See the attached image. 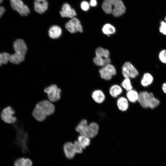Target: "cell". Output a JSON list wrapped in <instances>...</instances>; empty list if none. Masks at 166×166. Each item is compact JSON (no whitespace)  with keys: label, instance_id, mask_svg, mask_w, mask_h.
Segmentation results:
<instances>
[{"label":"cell","instance_id":"1","mask_svg":"<svg viewBox=\"0 0 166 166\" xmlns=\"http://www.w3.org/2000/svg\"><path fill=\"white\" fill-rule=\"evenodd\" d=\"M55 110V106L52 102L48 100H44L36 105L32 114L37 121L42 122L45 120L47 116L53 114Z\"/></svg>","mask_w":166,"mask_h":166},{"label":"cell","instance_id":"2","mask_svg":"<svg viewBox=\"0 0 166 166\" xmlns=\"http://www.w3.org/2000/svg\"><path fill=\"white\" fill-rule=\"evenodd\" d=\"M13 126L16 132L15 144L21 148L23 153L28 152L29 151L27 145L29 137L28 133L24 130L22 125L20 122L17 121L13 124Z\"/></svg>","mask_w":166,"mask_h":166},{"label":"cell","instance_id":"3","mask_svg":"<svg viewBox=\"0 0 166 166\" xmlns=\"http://www.w3.org/2000/svg\"><path fill=\"white\" fill-rule=\"evenodd\" d=\"M102 7L107 14H112L116 17L122 15L125 11V7L121 0H104Z\"/></svg>","mask_w":166,"mask_h":166},{"label":"cell","instance_id":"4","mask_svg":"<svg viewBox=\"0 0 166 166\" xmlns=\"http://www.w3.org/2000/svg\"><path fill=\"white\" fill-rule=\"evenodd\" d=\"M99 129V126L97 123L92 122L88 124L86 119L81 120L75 128L76 131L80 135L90 138L95 137L98 134Z\"/></svg>","mask_w":166,"mask_h":166},{"label":"cell","instance_id":"5","mask_svg":"<svg viewBox=\"0 0 166 166\" xmlns=\"http://www.w3.org/2000/svg\"><path fill=\"white\" fill-rule=\"evenodd\" d=\"M13 47L15 53L10 55V61L13 64H18L24 60L27 47L24 41L21 39L14 42Z\"/></svg>","mask_w":166,"mask_h":166},{"label":"cell","instance_id":"6","mask_svg":"<svg viewBox=\"0 0 166 166\" xmlns=\"http://www.w3.org/2000/svg\"><path fill=\"white\" fill-rule=\"evenodd\" d=\"M138 102L144 108H155L160 104L158 99L156 98L152 93L146 91H142L139 93Z\"/></svg>","mask_w":166,"mask_h":166},{"label":"cell","instance_id":"7","mask_svg":"<svg viewBox=\"0 0 166 166\" xmlns=\"http://www.w3.org/2000/svg\"><path fill=\"white\" fill-rule=\"evenodd\" d=\"M44 91L47 94L48 100L52 102L57 101L61 99V90L55 84L51 85L45 87Z\"/></svg>","mask_w":166,"mask_h":166},{"label":"cell","instance_id":"8","mask_svg":"<svg viewBox=\"0 0 166 166\" xmlns=\"http://www.w3.org/2000/svg\"><path fill=\"white\" fill-rule=\"evenodd\" d=\"M15 111L10 106L4 108L2 111L0 117L2 120L5 123L9 124H14L17 121L16 117L14 115Z\"/></svg>","mask_w":166,"mask_h":166},{"label":"cell","instance_id":"9","mask_svg":"<svg viewBox=\"0 0 166 166\" xmlns=\"http://www.w3.org/2000/svg\"><path fill=\"white\" fill-rule=\"evenodd\" d=\"M122 71L123 75L125 78H134L139 74L137 69L129 62L124 63L122 67Z\"/></svg>","mask_w":166,"mask_h":166},{"label":"cell","instance_id":"10","mask_svg":"<svg viewBox=\"0 0 166 166\" xmlns=\"http://www.w3.org/2000/svg\"><path fill=\"white\" fill-rule=\"evenodd\" d=\"M12 8L22 16H27L30 13L28 7L21 0H10Z\"/></svg>","mask_w":166,"mask_h":166},{"label":"cell","instance_id":"11","mask_svg":"<svg viewBox=\"0 0 166 166\" xmlns=\"http://www.w3.org/2000/svg\"><path fill=\"white\" fill-rule=\"evenodd\" d=\"M99 72L101 77L105 80H109L116 74L114 66L111 64H108L100 69Z\"/></svg>","mask_w":166,"mask_h":166},{"label":"cell","instance_id":"12","mask_svg":"<svg viewBox=\"0 0 166 166\" xmlns=\"http://www.w3.org/2000/svg\"><path fill=\"white\" fill-rule=\"evenodd\" d=\"M65 27L71 33L82 32L83 31L82 27L80 21L77 18L74 17L66 23Z\"/></svg>","mask_w":166,"mask_h":166},{"label":"cell","instance_id":"13","mask_svg":"<svg viewBox=\"0 0 166 166\" xmlns=\"http://www.w3.org/2000/svg\"><path fill=\"white\" fill-rule=\"evenodd\" d=\"M60 14L62 17L73 18L77 15L75 10L67 3L64 4L62 7Z\"/></svg>","mask_w":166,"mask_h":166},{"label":"cell","instance_id":"14","mask_svg":"<svg viewBox=\"0 0 166 166\" xmlns=\"http://www.w3.org/2000/svg\"><path fill=\"white\" fill-rule=\"evenodd\" d=\"M63 148L65 156L67 159L70 160L73 158L75 153L73 149V143L67 142L64 144Z\"/></svg>","mask_w":166,"mask_h":166},{"label":"cell","instance_id":"15","mask_svg":"<svg viewBox=\"0 0 166 166\" xmlns=\"http://www.w3.org/2000/svg\"><path fill=\"white\" fill-rule=\"evenodd\" d=\"M34 3L35 11L39 14L43 13L48 7L47 0H35Z\"/></svg>","mask_w":166,"mask_h":166},{"label":"cell","instance_id":"16","mask_svg":"<svg viewBox=\"0 0 166 166\" xmlns=\"http://www.w3.org/2000/svg\"><path fill=\"white\" fill-rule=\"evenodd\" d=\"M62 33L61 29L58 26L54 25L51 26L48 31L49 37L52 39H57L59 38Z\"/></svg>","mask_w":166,"mask_h":166},{"label":"cell","instance_id":"17","mask_svg":"<svg viewBox=\"0 0 166 166\" xmlns=\"http://www.w3.org/2000/svg\"><path fill=\"white\" fill-rule=\"evenodd\" d=\"M92 97L96 103L100 104L103 102L105 99V95L102 91L97 89L94 90L92 94Z\"/></svg>","mask_w":166,"mask_h":166},{"label":"cell","instance_id":"18","mask_svg":"<svg viewBox=\"0 0 166 166\" xmlns=\"http://www.w3.org/2000/svg\"><path fill=\"white\" fill-rule=\"evenodd\" d=\"M117 105L118 109L122 111H126L128 107V103L127 99L124 97H119L117 101Z\"/></svg>","mask_w":166,"mask_h":166},{"label":"cell","instance_id":"19","mask_svg":"<svg viewBox=\"0 0 166 166\" xmlns=\"http://www.w3.org/2000/svg\"><path fill=\"white\" fill-rule=\"evenodd\" d=\"M33 163L30 158L21 157L17 159L14 162V166H32Z\"/></svg>","mask_w":166,"mask_h":166},{"label":"cell","instance_id":"20","mask_svg":"<svg viewBox=\"0 0 166 166\" xmlns=\"http://www.w3.org/2000/svg\"><path fill=\"white\" fill-rule=\"evenodd\" d=\"M123 92L122 87L119 85H114L112 86L109 90L110 95L113 97H117Z\"/></svg>","mask_w":166,"mask_h":166},{"label":"cell","instance_id":"21","mask_svg":"<svg viewBox=\"0 0 166 166\" xmlns=\"http://www.w3.org/2000/svg\"><path fill=\"white\" fill-rule=\"evenodd\" d=\"M153 80V77L152 75L148 73H146L143 75L141 84L143 86L147 87L151 85Z\"/></svg>","mask_w":166,"mask_h":166},{"label":"cell","instance_id":"22","mask_svg":"<svg viewBox=\"0 0 166 166\" xmlns=\"http://www.w3.org/2000/svg\"><path fill=\"white\" fill-rule=\"evenodd\" d=\"M126 96L128 101L132 103H135L138 101L139 93L134 89H131L126 93Z\"/></svg>","mask_w":166,"mask_h":166},{"label":"cell","instance_id":"23","mask_svg":"<svg viewBox=\"0 0 166 166\" xmlns=\"http://www.w3.org/2000/svg\"><path fill=\"white\" fill-rule=\"evenodd\" d=\"M77 141L83 149H85L90 144V138L83 135H80L77 137Z\"/></svg>","mask_w":166,"mask_h":166},{"label":"cell","instance_id":"24","mask_svg":"<svg viewBox=\"0 0 166 166\" xmlns=\"http://www.w3.org/2000/svg\"><path fill=\"white\" fill-rule=\"evenodd\" d=\"M103 33L108 36L114 34L116 31L115 27L110 24H106L102 27V29Z\"/></svg>","mask_w":166,"mask_h":166},{"label":"cell","instance_id":"25","mask_svg":"<svg viewBox=\"0 0 166 166\" xmlns=\"http://www.w3.org/2000/svg\"><path fill=\"white\" fill-rule=\"evenodd\" d=\"M96 56L104 58L109 57L110 55L109 51L102 47L98 48L95 51Z\"/></svg>","mask_w":166,"mask_h":166},{"label":"cell","instance_id":"26","mask_svg":"<svg viewBox=\"0 0 166 166\" xmlns=\"http://www.w3.org/2000/svg\"><path fill=\"white\" fill-rule=\"evenodd\" d=\"M10 54L7 53H0V66L2 64H6L10 61Z\"/></svg>","mask_w":166,"mask_h":166},{"label":"cell","instance_id":"27","mask_svg":"<svg viewBox=\"0 0 166 166\" xmlns=\"http://www.w3.org/2000/svg\"><path fill=\"white\" fill-rule=\"evenodd\" d=\"M121 86L127 91L132 89L133 88L130 80L129 78H125L121 83Z\"/></svg>","mask_w":166,"mask_h":166},{"label":"cell","instance_id":"28","mask_svg":"<svg viewBox=\"0 0 166 166\" xmlns=\"http://www.w3.org/2000/svg\"><path fill=\"white\" fill-rule=\"evenodd\" d=\"M94 63L97 65L102 66L106 65L105 58L97 57L93 60Z\"/></svg>","mask_w":166,"mask_h":166},{"label":"cell","instance_id":"29","mask_svg":"<svg viewBox=\"0 0 166 166\" xmlns=\"http://www.w3.org/2000/svg\"><path fill=\"white\" fill-rule=\"evenodd\" d=\"M73 148L75 154H81L82 152L83 148L77 141L75 140L74 141L73 143Z\"/></svg>","mask_w":166,"mask_h":166},{"label":"cell","instance_id":"30","mask_svg":"<svg viewBox=\"0 0 166 166\" xmlns=\"http://www.w3.org/2000/svg\"><path fill=\"white\" fill-rule=\"evenodd\" d=\"M159 58L162 62L166 64V49H163L160 52Z\"/></svg>","mask_w":166,"mask_h":166},{"label":"cell","instance_id":"31","mask_svg":"<svg viewBox=\"0 0 166 166\" xmlns=\"http://www.w3.org/2000/svg\"><path fill=\"white\" fill-rule=\"evenodd\" d=\"M160 23V25L159 28V31L163 34L166 35V22L162 21Z\"/></svg>","mask_w":166,"mask_h":166},{"label":"cell","instance_id":"32","mask_svg":"<svg viewBox=\"0 0 166 166\" xmlns=\"http://www.w3.org/2000/svg\"><path fill=\"white\" fill-rule=\"evenodd\" d=\"M81 7L83 10L87 11L89 8L90 4L88 2L86 1H83L81 3Z\"/></svg>","mask_w":166,"mask_h":166},{"label":"cell","instance_id":"33","mask_svg":"<svg viewBox=\"0 0 166 166\" xmlns=\"http://www.w3.org/2000/svg\"><path fill=\"white\" fill-rule=\"evenodd\" d=\"M3 0H0V4L2 2ZM5 10V8L3 6H0V18L3 15Z\"/></svg>","mask_w":166,"mask_h":166},{"label":"cell","instance_id":"34","mask_svg":"<svg viewBox=\"0 0 166 166\" xmlns=\"http://www.w3.org/2000/svg\"><path fill=\"white\" fill-rule=\"evenodd\" d=\"M97 2L96 0H90V5L92 6H95L97 5Z\"/></svg>","mask_w":166,"mask_h":166},{"label":"cell","instance_id":"35","mask_svg":"<svg viewBox=\"0 0 166 166\" xmlns=\"http://www.w3.org/2000/svg\"><path fill=\"white\" fill-rule=\"evenodd\" d=\"M162 89L163 92L166 94V83H164L162 86Z\"/></svg>","mask_w":166,"mask_h":166},{"label":"cell","instance_id":"36","mask_svg":"<svg viewBox=\"0 0 166 166\" xmlns=\"http://www.w3.org/2000/svg\"><path fill=\"white\" fill-rule=\"evenodd\" d=\"M164 20H165V22H166V17L165 18Z\"/></svg>","mask_w":166,"mask_h":166}]
</instances>
